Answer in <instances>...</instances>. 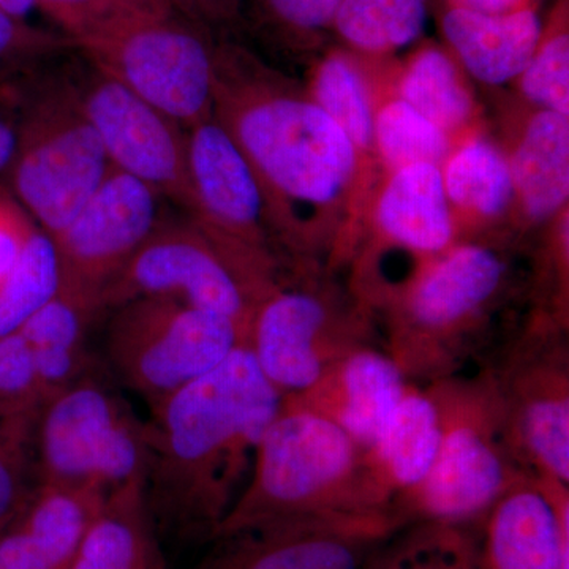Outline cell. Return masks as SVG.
Wrapping results in <instances>:
<instances>
[{
    "mask_svg": "<svg viewBox=\"0 0 569 569\" xmlns=\"http://www.w3.org/2000/svg\"><path fill=\"white\" fill-rule=\"evenodd\" d=\"M280 400L244 343L152 408L144 490L160 537L211 541L249 482Z\"/></svg>",
    "mask_w": 569,
    "mask_h": 569,
    "instance_id": "obj_1",
    "label": "cell"
},
{
    "mask_svg": "<svg viewBox=\"0 0 569 569\" xmlns=\"http://www.w3.org/2000/svg\"><path fill=\"white\" fill-rule=\"evenodd\" d=\"M213 116L223 123L263 186L277 234L295 249L316 246L312 224L353 189L361 157L309 96L219 47Z\"/></svg>",
    "mask_w": 569,
    "mask_h": 569,
    "instance_id": "obj_2",
    "label": "cell"
},
{
    "mask_svg": "<svg viewBox=\"0 0 569 569\" xmlns=\"http://www.w3.org/2000/svg\"><path fill=\"white\" fill-rule=\"evenodd\" d=\"M509 283L511 268L496 247L452 246L381 299L387 310L383 350L410 383L421 387L481 365Z\"/></svg>",
    "mask_w": 569,
    "mask_h": 569,
    "instance_id": "obj_3",
    "label": "cell"
},
{
    "mask_svg": "<svg viewBox=\"0 0 569 569\" xmlns=\"http://www.w3.org/2000/svg\"><path fill=\"white\" fill-rule=\"evenodd\" d=\"M66 36L93 69L182 129L213 114L219 47L170 0H104Z\"/></svg>",
    "mask_w": 569,
    "mask_h": 569,
    "instance_id": "obj_4",
    "label": "cell"
},
{
    "mask_svg": "<svg viewBox=\"0 0 569 569\" xmlns=\"http://www.w3.org/2000/svg\"><path fill=\"white\" fill-rule=\"evenodd\" d=\"M436 403L440 437L426 478L392 503L397 522L451 523L479 529L516 482L531 477L509 443L507 421L489 366L425 385Z\"/></svg>",
    "mask_w": 569,
    "mask_h": 569,
    "instance_id": "obj_5",
    "label": "cell"
},
{
    "mask_svg": "<svg viewBox=\"0 0 569 569\" xmlns=\"http://www.w3.org/2000/svg\"><path fill=\"white\" fill-rule=\"evenodd\" d=\"M318 515L381 512L370 508L362 488L361 448L328 419L282 399L249 482L213 538L252 523Z\"/></svg>",
    "mask_w": 569,
    "mask_h": 569,
    "instance_id": "obj_6",
    "label": "cell"
},
{
    "mask_svg": "<svg viewBox=\"0 0 569 569\" xmlns=\"http://www.w3.org/2000/svg\"><path fill=\"white\" fill-rule=\"evenodd\" d=\"M36 481L111 493L146 478L148 422L93 373L43 400L32 429Z\"/></svg>",
    "mask_w": 569,
    "mask_h": 569,
    "instance_id": "obj_7",
    "label": "cell"
},
{
    "mask_svg": "<svg viewBox=\"0 0 569 569\" xmlns=\"http://www.w3.org/2000/svg\"><path fill=\"white\" fill-rule=\"evenodd\" d=\"M485 362L520 466L531 477L569 482L568 321L538 309Z\"/></svg>",
    "mask_w": 569,
    "mask_h": 569,
    "instance_id": "obj_8",
    "label": "cell"
},
{
    "mask_svg": "<svg viewBox=\"0 0 569 569\" xmlns=\"http://www.w3.org/2000/svg\"><path fill=\"white\" fill-rule=\"evenodd\" d=\"M244 343L228 318L174 299L142 298L116 307L107 353L116 376L152 410Z\"/></svg>",
    "mask_w": 569,
    "mask_h": 569,
    "instance_id": "obj_9",
    "label": "cell"
},
{
    "mask_svg": "<svg viewBox=\"0 0 569 569\" xmlns=\"http://www.w3.org/2000/svg\"><path fill=\"white\" fill-rule=\"evenodd\" d=\"M280 280L253 271L197 223H160L104 288L100 307L167 298L233 321L247 337L258 302Z\"/></svg>",
    "mask_w": 569,
    "mask_h": 569,
    "instance_id": "obj_10",
    "label": "cell"
},
{
    "mask_svg": "<svg viewBox=\"0 0 569 569\" xmlns=\"http://www.w3.org/2000/svg\"><path fill=\"white\" fill-rule=\"evenodd\" d=\"M370 316L361 301L343 306L317 284L280 280L258 302L246 346L280 396L298 395L343 356L377 346Z\"/></svg>",
    "mask_w": 569,
    "mask_h": 569,
    "instance_id": "obj_11",
    "label": "cell"
},
{
    "mask_svg": "<svg viewBox=\"0 0 569 569\" xmlns=\"http://www.w3.org/2000/svg\"><path fill=\"white\" fill-rule=\"evenodd\" d=\"M187 189L193 222L238 260L279 279L277 234L260 179L222 122L211 116L186 130Z\"/></svg>",
    "mask_w": 569,
    "mask_h": 569,
    "instance_id": "obj_12",
    "label": "cell"
},
{
    "mask_svg": "<svg viewBox=\"0 0 569 569\" xmlns=\"http://www.w3.org/2000/svg\"><path fill=\"white\" fill-rule=\"evenodd\" d=\"M111 170L77 93L54 97L37 112L24 137L20 134L14 192L37 227L56 236L91 200Z\"/></svg>",
    "mask_w": 569,
    "mask_h": 569,
    "instance_id": "obj_13",
    "label": "cell"
},
{
    "mask_svg": "<svg viewBox=\"0 0 569 569\" xmlns=\"http://www.w3.org/2000/svg\"><path fill=\"white\" fill-rule=\"evenodd\" d=\"M399 527L385 515L268 520L217 535L194 569H361L378 542Z\"/></svg>",
    "mask_w": 569,
    "mask_h": 569,
    "instance_id": "obj_14",
    "label": "cell"
},
{
    "mask_svg": "<svg viewBox=\"0 0 569 569\" xmlns=\"http://www.w3.org/2000/svg\"><path fill=\"white\" fill-rule=\"evenodd\" d=\"M160 198L148 183L111 170L77 217L52 236L61 258L62 290L100 312L104 288L162 223Z\"/></svg>",
    "mask_w": 569,
    "mask_h": 569,
    "instance_id": "obj_15",
    "label": "cell"
},
{
    "mask_svg": "<svg viewBox=\"0 0 569 569\" xmlns=\"http://www.w3.org/2000/svg\"><path fill=\"white\" fill-rule=\"evenodd\" d=\"M92 70L77 99L112 170L133 176L187 209L186 129L121 82Z\"/></svg>",
    "mask_w": 569,
    "mask_h": 569,
    "instance_id": "obj_16",
    "label": "cell"
},
{
    "mask_svg": "<svg viewBox=\"0 0 569 569\" xmlns=\"http://www.w3.org/2000/svg\"><path fill=\"white\" fill-rule=\"evenodd\" d=\"M107 493L36 481L0 527V569H69Z\"/></svg>",
    "mask_w": 569,
    "mask_h": 569,
    "instance_id": "obj_17",
    "label": "cell"
},
{
    "mask_svg": "<svg viewBox=\"0 0 569 569\" xmlns=\"http://www.w3.org/2000/svg\"><path fill=\"white\" fill-rule=\"evenodd\" d=\"M407 385L383 347L366 346L339 359L312 387L282 399L328 419L362 449L376 438Z\"/></svg>",
    "mask_w": 569,
    "mask_h": 569,
    "instance_id": "obj_18",
    "label": "cell"
},
{
    "mask_svg": "<svg viewBox=\"0 0 569 569\" xmlns=\"http://www.w3.org/2000/svg\"><path fill=\"white\" fill-rule=\"evenodd\" d=\"M378 242L366 261L396 250L426 263L456 244L458 222L445 192L441 167L417 163L392 171L376 201Z\"/></svg>",
    "mask_w": 569,
    "mask_h": 569,
    "instance_id": "obj_19",
    "label": "cell"
},
{
    "mask_svg": "<svg viewBox=\"0 0 569 569\" xmlns=\"http://www.w3.org/2000/svg\"><path fill=\"white\" fill-rule=\"evenodd\" d=\"M438 437L432 397L426 387L408 381L376 438L361 449L362 488L373 511L391 516L397 498L426 478L436 460Z\"/></svg>",
    "mask_w": 569,
    "mask_h": 569,
    "instance_id": "obj_20",
    "label": "cell"
},
{
    "mask_svg": "<svg viewBox=\"0 0 569 569\" xmlns=\"http://www.w3.org/2000/svg\"><path fill=\"white\" fill-rule=\"evenodd\" d=\"M478 569H569V541L535 477L516 482L482 519Z\"/></svg>",
    "mask_w": 569,
    "mask_h": 569,
    "instance_id": "obj_21",
    "label": "cell"
},
{
    "mask_svg": "<svg viewBox=\"0 0 569 569\" xmlns=\"http://www.w3.org/2000/svg\"><path fill=\"white\" fill-rule=\"evenodd\" d=\"M441 31L456 61L482 84L518 80L541 41L535 9L509 14H482L449 7Z\"/></svg>",
    "mask_w": 569,
    "mask_h": 569,
    "instance_id": "obj_22",
    "label": "cell"
},
{
    "mask_svg": "<svg viewBox=\"0 0 569 569\" xmlns=\"http://www.w3.org/2000/svg\"><path fill=\"white\" fill-rule=\"evenodd\" d=\"M160 539L137 479L108 493L69 569H168Z\"/></svg>",
    "mask_w": 569,
    "mask_h": 569,
    "instance_id": "obj_23",
    "label": "cell"
},
{
    "mask_svg": "<svg viewBox=\"0 0 569 569\" xmlns=\"http://www.w3.org/2000/svg\"><path fill=\"white\" fill-rule=\"evenodd\" d=\"M516 201L533 223L563 211L569 194V118L538 110L508 156Z\"/></svg>",
    "mask_w": 569,
    "mask_h": 569,
    "instance_id": "obj_24",
    "label": "cell"
},
{
    "mask_svg": "<svg viewBox=\"0 0 569 569\" xmlns=\"http://www.w3.org/2000/svg\"><path fill=\"white\" fill-rule=\"evenodd\" d=\"M97 312L84 299L61 290L20 329L44 399L92 372L88 328Z\"/></svg>",
    "mask_w": 569,
    "mask_h": 569,
    "instance_id": "obj_25",
    "label": "cell"
},
{
    "mask_svg": "<svg viewBox=\"0 0 569 569\" xmlns=\"http://www.w3.org/2000/svg\"><path fill=\"white\" fill-rule=\"evenodd\" d=\"M441 176L452 212L467 219L492 222L516 201L508 156L488 138L471 134L455 144Z\"/></svg>",
    "mask_w": 569,
    "mask_h": 569,
    "instance_id": "obj_26",
    "label": "cell"
},
{
    "mask_svg": "<svg viewBox=\"0 0 569 569\" xmlns=\"http://www.w3.org/2000/svg\"><path fill=\"white\" fill-rule=\"evenodd\" d=\"M397 97L451 137L477 118V102L458 61L441 48L415 52L399 74Z\"/></svg>",
    "mask_w": 569,
    "mask_h": 569,
    "instance_id": "obj_27",
    "label": "cell"
},
{
    "mask_svg": "<svg viewBox=\"0 0 569 569\" xmlns=\"http://www.w3.org/2000/svg\"><path fill=\"white\" fill-rule=\"evenodd\" d=\"M361 569H478V529L406 523L378 542Z\"/></svg>",
    "mask_w": 569,
    "mask_h": 569,
    "instance_id": "obj_28",
    "label": "cell"
},
{
    "mask_svg": "<svg viewBox=\"0 0 569 569\" xmlns=\"http://www.w3.org/2000/svg\"><path fill=\"white\" fill-rule=\"evenodd\" d=\"M309 97L347 134L359 157L373 153L377 107L366 71L356 56L335 51L318 62Z\"/></svg>",
    "mask_w": 569,
    "mask_h": 569,
    "instance_id": "obj_29",
    "label": "cell"
},
{
    "mask_svg": "<svg viewBox=\"0 0 569 569\" xmlns=\"http://www.w3.org/2000/svg\"><path fill=\"white\" fill-rule=\"evenodd\" d=\"M61 290V258L54 238L31 227L13 268L0 282V337L20 331Z\"/></svg>",
    "mask_w": 569,
    "mask_h": 569,
    "instance_id": "obj_30",
    "label": "cell"
},
{
    "mask_svg": "<svg viewBox=\"0 0 569 569\" xmlns=\"http://www.w3.org/2000/svg\"><path fill=\"white\" fill-rule=\"evenodd\" d=\"M426 20L427 0H343L332 26L353 50L387 56L418 40Z\"/></svg>",
    "mask_w": 569,
    "mask_h": 569,
    "instance_id": "obj_31",
    "label": "cell"
},
{
    "mask_svg": "<svg viewBox=\"0 0 569 569\" xmlns=\"http://www.w3.org/2000/svg\"><path fill=\"white\" fill-rule=\"evenodd\" d=\"M452 148L455 141L451 134L399 97L378 104L373 123V153L391 173L417 163L441 167Z\"/></svg>",
    "mask_w": 569,
    "mask_h": 569,
    "instance_id": "obj_32",
    "label": "cell"
},
{
    "mask_svg": "<svg viewBox=\"0 0 569 569\" xmlns=\"http://www.w3.org/2000/svg\"><path fill=\"white\" fill-rule=\"evenodd\" d=\"M519 89L538 110L569 118V33L567 18L542 32L533 58L518 78Z\"/></svg>",
    "mask_w": 569,
    "mask_h": 569,
    "instance_id": "obj_33",
    "label": "cell"
},
{
    "mask_svg": "<svg viewBox=\"0 0 569 569\" xmlns=\"http://www.w3.org/2000/svg\"><path fill=\"white\" fill-rule=\"evenodd\" d=\"M44 397L21 332L0 337V417L36 421Z\"/></svg>",
    "mask_w": 569,
    "mask_h": 569,
    "instance_id": "obj_34",
    "label": "cell"
},
{
    "mask_svg": "<svg viewBox=\"0 0 569 569\" xmlns=\"http://www.w3.org/2000/svg\"><path fill=\"white\" fill-rule=\"evenodd\" d=\"M33 422L0 417V527L31 489Z\"/></svg>",
    "mask_w": 569,
    "mask_h": 569,
    "instance_id": "obj_35",
    "label": "cell"
},
{
    "mask_svg": "<svg viewBox=\"0 0 569 569\" xmlns=\"http://www.w3.org/2000/svg\"><path fill=\"white\" fill-rule=\"evenodd\" d=\"M74 50L67 36L29 24L0 6V69Z\"/></svg>",
    "mask_w": 569,
    "mask_h": 569,
    "instance_id": "obj_36",
    "label": "cell"
},
{
    "mask_svg": "<svg viewBox=\"0 0 569 569\" xmlns=\"http://www.w3.org/2000/svg\"><path fill=\"white\" fill-rule=\"evenodd\" d=\"M343 0H258L264 17L280 31L306 36L329 28Z\"/></svg>",
    "mask_w": 569,
    "mask_h": 569,
    "instance_id": "obj_37",
    "label": "cell"
},
{
    "mask_svg": "<svg viewBox=\"0 0 569 569\" xmlns=\"http://www.w3.org/2000/svg\"><path fill=\"white\" fill-rule=\"evenodd\" d=\"M31 224L9 209L0 208V282L13 268Z\"/></svg>",
    "mask_w": 569,
    "mask_h": 569,
    "instance_id": "obj_38",
    "label": "cell"
},
{
    "mask_svg": "<svg viewBox=\"0 0 569 569\" xmlns=\"http://www.w3.org/2000/svg\"><path fill=\"white\" fill-rule=\"evenodd\" d=\"M31 2L47 11L66 33L71 26L91 14L93 10L99 9L104 0H31Z\"/></svg>",
    "mask_w": 569,
    "mask_h": 569,
    "instance_id": "obj_39",
    "label": "cell"
},
{
    "mask_svg": "<svg viewBox=\"0 0 569 569\" xmlns=\"http://www.w3.org/2000/svg\"><path fill=\"white\" fill-rule=\"evenodd\" d=\"M170 2L183 13L209 26L213 22L230 20L238 9L239 0H170Z\"/></svg>",
    "mask_w": 569,
    "mask_h": 569,
    "instance_id": "obj_40",
    "label": "cell"
},
{
    "mask_svg": "<svg viewBox=\"0 0 569 569\" xmlns=\"http://www.w3.org/2000/svg\"><path fill=\"white\" fill-rule=\"evenodd\" d=\"M535 0H449V7L482 14H509L535 9Z\"/></svg>",
    "mask_w": 569,
    "mask_h": 569,
    "instance_id": "obj_41",
    "label": "cell"
},
{
    "mask_svg": "<svg viewBox=\"0 0 569 569\" xmlns=\"http://www.w3.org/2000/svg\"><path fill=\"white\" fill-rule=\"evenodd\" d=\"M20 149V133L6 119L0 118V173L13 167Z\"/></svg>",
    "mask_w": 569,
    "mask_h": 569,
    "instance_id": "obj_42",
    "label": "cell"
}]
</instances>
